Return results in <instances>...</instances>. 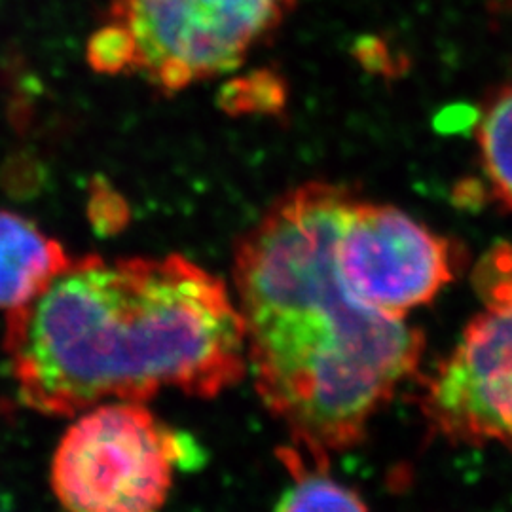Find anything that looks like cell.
Returning <instances> with one entry per match:
<instances>
[{"label": "cell", "mask_w": 512, "mask_h": 512, "mask_svg": "<svg viewBox=\"0 0 512 512\" xmlns=\"http://www.w3.org/2000/svg\"><path fill=\"white\" fill-rule=\"evenodd\" d=\"M296 0H112L88 44L92 69L137 74L164 92L236 71Z\"/></svg>", "instance_id": "3"}, {"label": "cell", "mask_w": 512, "mask_h": 512, "mask_svg": "<svg viewBox=\"0 0 512 512\" xmlns=\"http://www.w3.org/2000/svg\"><path fill=\"white\" fill-rule=\"evenodd\" d=\"M71 260L35 222L0 211V310L10 313L29 304Z\"/></svg>", "instance_id": "7"}, {"label": "cell", "mask_w": 512, "mask_h": 512, "mask_svg": "<svg viewBox=\"0 0 512 512\" xmlns=\"http://www.w3.org/2000/svg\"><path fill=\"white\" fill-rule=\"evenodd\" d=\"M355 194L311 181L239 239L234 285L260 401L315 467L357 446L420 366L423 332L355 298L336 245Z\"/></svg>", "instance_id": "1"}, {"label": "cell", "mask_w": 512, "mask_h": 512, "mask_svg": "<svg viewBox=\"0 0 512 512\" xmlns=\"http://www.w3.org/2000/svg\"><path fill=\"white\" fill-rule=\"evenodd\" d=\"M458 253L401 209L357 196L342 220L336 258L351 294L387 317L433 302L454 281Z\"/></svg>", "instance_id": "6"}, {"label": "cell", "mask_w": 512, "mask_h": 512, "mask_svg": "<svg viewBox=\"0 0 512 512\" xmlns=\"http://www.w3.org/2000/svg\"><path fill=\"white\" fill-rule=\"evenodd\" d=\"M476 141L490 192L512 215V80L486 103Z\"/></svg>", "instance_id": "8"}, {"label": "cell", "mask_w": 512, "mask_h": 512, "mask_svg": "<svg viewBox=\"0 0 512 512\" xmlns=\"http://www.w3.org/2000/svg\"><path fill=\"white\" fill-rule=\"evenodd\" d=\"M6 325L19 399L48 416L165 389L215 399L247 372L238 302L181 255L73 258Z\"/></svg>", "instance_id": "2"}, {"label": "cell", "mask_w": 512, "mask_h": 512, "mask_svg": "<svg viewBox=\"0 0 512 512\" xmlns=\"http://www.w3.org/2000/svg\"><path fill=\"white\" fill-rule=\"evenodd\" d=\"M183 437L143 403L97 404L67 429L52 488L67 512H162Z\"/></svg>", "instance_id": "4"}, {"label": "cell", "mask_w": 512, "mask_h": 512, "mask_svg": "<svg viewBox=\"0 0 512 512\" xmlns=\"http://www.w3.org/2000/svg\"><path fill=\"white\" fill-rule=\"evenodd\" d=\"M281 459L293 482L281 495L275 512H368L359 495L330 478L327 469L308 463L293 448L285 450Z\"/></svg>", "instance_id": "9"}, {"label": "cell", "mask_w": 512, "mask_h": 512, "mask_svg": "<svg viewBox=\"0 0 512 512\" xmlns=\"http://www.w3.org/2000/svg\"><path fill=\"white\" fill-rule=\"evenodd\" d=\"M475 287L482 308L425 380L421 414L452 444L512 448V245L482 256Z\"/></svg>", "instance_id": "5"}]
</instances>
